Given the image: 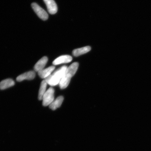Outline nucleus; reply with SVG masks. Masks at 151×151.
Segmentation results:
<instances>
[{
	"label": "nucleus",
	"mask_w": 151,
	"mask_h": 151,
	"mask_svg": "<svg viewBox=\"0 0 151 151\" xmlns=\"http://www.w3.org/2000/svg\"><path fill=\"white\" fill-rule=\"evenodd\" d=\"M79 64L77 62H74L68 67L65 74L59 83L60 88L63 89L68 86L71 78L75 75L78 69Z\"/></svg>",
	"instance_id": "f257e3e1"
},
{
	"label": "nucleus",
	"mask_w": 151,
	"mask_h": 151,
	"mask_svg": "<svg viewBox=\"0 0 151 151\" xmlns=\"http://www.w3.org/2000/svg\"><path fill=\"white\" fill-rule=\"evenodd\" d=\"M48 61V58L47 57H43L35 64V67H34L35 71L39 72L44 69V68L46 66Z\"/></svg>",
	"instance_id": "6e6552de"
},
{
	"label": "nucleus",
	"mask_w": 151,
	"mask_h": 151,
	"mask_svg": "<svg viewBox=\"0 0 151 151\" xmlns=\"http://www.w3.org/2000/svg\"><path fill=\"white\" fill-rule=\"evenodd\" d=\"M32 8H33L36 14L41 19L46 20L48 18V15L44 9L35 3H33L31 4Z\"/></svg>",
	"instance_id": "20e7f679"
},
{
	"label": "nucleus",
	"mask_w": 151,
	"mask_h": 151,
	"mask_svg": "<svg viewBox=\"0 0 151 151\" xmlns=\"http://www.w3.org/2000/svg\"><path fill=\"white\" fill-rule=\"evenodd\" d=\"M54 90L52 87L50 88L45 92L42 99V104L43 106L50 105L54 99Z\"/></svg>",
	"instance_id": "7ed1b4c3"
},
{
	"label": "nucleus",
	"mask_w": 151,
	"mask_h": 151,
	"mask_svg": "<svg viewBox=\"0 0 151 151\" xmlns=\"http://www.w3.org/2000/svg\"><path fill=\"white\" fill-rule=\"evenodd\" d=\"M47 83L45 80L41 82L40 88L39 91L38 99L39 100H42L43 95L46 92Z\"/></svg>",
	"instance_id": "ddd939ff"
},
{
	"label": "nucleus",
	"mask_w": 151,
	"mask_h": 151,
	"mask_svg": "<svg viewBox=\"0 0 151 151\" xmlns=\"http://www.w3.org/2000/svg\"><path fill=\"white\" fill-rule=\"evenodd\" d=\"M50 14H54L57 12L58 6L54 0H43Z\"/></svg>",
	"instance_id": "39448f33"
},
{
	"label": "nucleus",
	"mask_w": 151,
	"mask_h": 151,
	"mask_svg": "<svg viewBox=\"0 0 151 151\" xmlns=\"http://www.w3.org/2000/svg\"><path fill=\"white\" fill-rule=\"evenodd\" d=\"M35 73L33 71H30L21 75L17 77L16 80L18 82H21L24 80H32L35 78Z\"/></svg>",
	"instance_id": "0eeeda50"
},
{
	"label": "nucleus",
	"mask_w": 151,
	"mask_h": 151,
	"mask_svg": "<svg viewBox=\"0 0 151 151\" xmlns=\"http://www.w3.org/2000/svg\"><path fill=\"white\" fill-rule=\"evenodd\" d=\"M91 50V47L88 46L82 47V48L75 49L73 52V54L75 56H78L86 54L90 51Z\"/></svg>",
	"instance_id": "9d476101"
},
{
	"label": "nucleus",
	"mask_w": 151,
	"mask_h": 151,
	"mask_svg": "<svg viewBox=\"0 0 151 151\" xmlns=\"http://www.w3.org/2000/svg\"><path fill=\"white\" fill-rule=\"evenodd\" d=\"M67 68V66H62L45 78V80L47 84L50 86L57 85L59 84Z\"/></svg>",
	"instance_id": "f03ea898"
},
{
	"label": "nucleus",
	"mask_w": 151,
	"mask_h": 151,
	"mask_svg": "<svg viewBox=\"0 0 151 151\" xmlns=\"http://www.w3.org/2000/svg\"><path fill=\"white\" fill-rule=\"evenodd\" d=\"M73 58L69 55H62L56 58L52 62L54 65H58L62 63H69L72 61Z\"/></svg>",
	"instance_id": "423d86ee"
},
{
	"label": "nucleus",
	"mask_w": 151,
	"mask_h": 151,
	"mask_svg": "<svg viewBox=\"0 0 151 151\" xmlns=\"http://www.w3.org/2000/svg\"><path fill=\"white\" fill-rule=\"evenodd\" d=\"M15 82L12 79H7L0 83V89L4 90L14 86Z\"/></svg>",
	"instance_id": "f8f14e48"
},
{
	"label": "nucleus",
	"mask_w": 151,
	"mask_h": 151,
	"mask_svg": "<svg viewBox=\"0 0 151 151\" xmlns=\"http://www.w3.org/2000/svg\"><path fill=\"white\" fill-rule=\"evenodd\" d=\"M64 100L63 96H60L57 98L50 105V108L53 110H55L61 106Z\"/></svg>",
	"instance_id": "9b49d317"
},
{
	"label": "nucleus",
	"mask_w": 151,
	"mask_h": 151,
	"mask_svg": "<svg viewBox=\"0 0 151 151\" xmlns=\"http://www.w3.org/2000/svg\"><path fill=\"white\" fill-rule=\"evenodd\" d=\"M55 69V67L54 66H50L46 69H43L38 72V73L40 78L45 79L51 74Z\"/></svg>",
	"instance_id": "1a4fd4ad"
}]
</instances>
